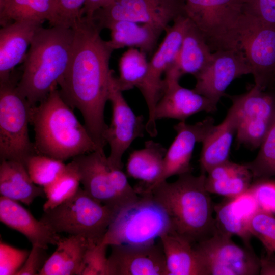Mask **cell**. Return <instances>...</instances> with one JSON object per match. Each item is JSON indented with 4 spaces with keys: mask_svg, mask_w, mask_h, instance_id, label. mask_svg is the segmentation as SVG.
<instances>
[{
    "mask_svg": "<svg viewBox=\"0 0 275 275\" xmlns=\"http://www.w3.org/2000/svg\"><path fill=\"white\" fill-rule=\"evenodd\" d=\"M212 56L204 38L189 20L178 56L166 72L163 80L179 81L187 74L195 76L209 64Z\"/></svg>",
    "mask_w": 275,
    "mask_h": 275,
    "instance_id": "44dd1931",
    "label": "cell"
},
{
    "mask_svg": "<svg viewBox=\"0 0 275 275\" xmlns=\"http://www.w3.org/2000/svg\"><path fill=\"white\" fill-rule=\"evenodd\" d=\"M214 125V120L210 117L194 124L180 121L174 126L177 134L167 149L164 157L162 172L152 185L138 189L139 195L149 191L153 187L173 176L191 173L190 161L197 143H202L210 129Z\"/></svg>",
    "mask_w": 275,
    "mask_h": 275,
    "instance_id": "2e32d148",
    "label": "cell"
},
{
    "mask_svg": "<svg viewBox=\"0 0 275 275\" xmlns=\"http://www.w3.org/2000/svg\"><path fill=\"white\" fill-rule=\"evenodd\" d=\"M148 62L146 54L136 48H129L119 61V76L116 81L123 92L138 88L143 82L148 71Z\"/></svg>",
    "mask_w": 275,
    "mask_h": 275,
    "instance_id": "1f68e13d",
    "label": "cell"
},
{
    "mask_svg": "<svg viewBox=\"0 0 275 275\" xmlns=\"http://www.w3.org/2000/svg\"><path fill=\"white\" fill-rule=\"evenodd\" d=\"M166 259L167 275H203L193 244L175 231L158 239Z\"/></svg>",
    "mask_w": 275,
    "mask_h": 275,
    "instance_id": "83f0119b",
    "label": "cell"
},
{
    "mask_svg": "<svg viewBox=\"0 0 275 275\" xmlns=\"http://www.w3.org/2000/svg\"><path fill=\"white\" fill-rule=\"evenodd\" d=\"M109 175L121 209L139 200L141 196L129 184L122 169L109 168Z\"/></svg>",
    "mask_w": 275,
    "mask_h": 275,
    "instance_id": "60d3db41",
    "label": "cell"
},
{
    "mask_svg": "<svg viewBox=\"0 0 275 275\" xmlns=\"http://www.w3.org/2000/svg\"><path fill=\"white\" fill-rule=\"evenodd\" d=\"M86 0H53L52 12L48 22L51 26L72 29L83 16Z\"/></svg>",
    "mask_w": 275,
    "mask_h": 275,
    "instance_id": "8d00e7d4",
    "label": "cell"
},
{
    "mask_svg": "<svg viewBox=\"0 0 275 275\" xmlns=\"http://www.w3.org/2000/svg\"><path fill=\"white\" fill-rule=\"evenodd\" d=\"M74 35L73 29L42 26L34 34L17 84L18 92L31 107L57 88L69 63Z\"/></svg>",
    "mask_w": 275,
    "mask_h": 275,
    "instance_id": "3957f363",
    "label": "cell"
},
{
    "mask_svg": "<svg viewBox=\"0 0 275 275\" xmlns=\"http://www.w3.org/2000/svg\"><path fill=\"white\" fill-rule=\"evenodd\" d=\"M247 192L254 198L259 209L275 212V181L270 178L256 180Z\"/></svg>",
    "mask_w": 275,
    "mask_h": 275,
    "instance_id": "f35d334b",
    "label": "cell"
},
{
    "mask_svg": "<svg viewBox=\"0 0 275 275\" xmlns=\"http://www.w3.org/2000/svg\"><path fill=\"white\" fill-rule=\"evenodd\" d=\"M74 39L68 67L58 81L65 101L81 114L84 125L99 149H104L108 128L104 109L114 71L109 68L114 50L100 35L93 19L82 17L72 28Z\"/></svg>",
    "mask_w": 275,
    "mask_h": 275,
    "instance_id": "6da1fadb",
    "label": "cell"
},
{
    "mask_svg": "<svg viewBox=\"0 0 275 275\" xmlns=\"http://www.w3.org/2000/svg\"><path fill=\"white\" fill-rule=\"evenodd\" d=\"M19 78L13 72L0 83V159L25 165L37 153L29 135L31 106L17 89Z\"/></svg>",
    "mask_w": 275,
    "mask_h": 275,
    "instance_id": "ba28073f",
    "label": "cell"
},
{
    "mask_svg": "<svg viewBox=\"0 0 275 275\" xmlns=\"http://www.w3.org/2000/svg\"><path fill=\"white\" fill-rule=\"evenodd\" d=\"M108 100L112 104V115L105 135L110 147L108 163L110 168L122 169L124 153L135 139L143 137L146 124L143 116L136 115L127 103L114 74L111 81Z\"/></svg>",
    "mask_w": 275,
    "mask_h": 275,
    "instance_id": "5bb4252c",
    "label": "cell"
},
{
    "mask_svg": "<svg viewBox=\"0 0 275 275\" xmlns=\"http://www.w3.org/2000/svg\"><path fill=\"white\" fill-rule=\"evenodd\" d=\"M245 0H184V13L211 51L240 47Z\"/></svg>",
    "mask_w": 275,
    "mask_h": 275,
    "instance_id": "52a82bcc",
    "label": "cell"
},
{
    "mask_svg": "<svg viewBox=\"0 0 275 275\" xmlns=\"http://www.w3.org/2000/svg\"><path fill=\"white\" fill-rule=\"evenodd\" d=\"M259 148L255 158L244 164L255 180L275 177V119Z\"/></svg>",
    "mask_w": 275,
    "mask_h": 275,
    "instance_id": "e575fe53",
    "label": "cell"
},
{
    "mask_svg": "<svg viewBox=\"0 0 275 275\" xmlns=\"http://www.w3.org/2000/svg\"><path fill=\"white\" fill-rule=\"evenodd\" d=\"M205 187L209 193L235 198L246 193L253 179L246 165L229 160L211 169L207 173Z\"/></svg>",
    "mask_w": 275,
    "mask_h": 275,
    "instance_id": "d4e9b609",
    "label": "cell"
},
{
    "mask_svg": "<svg viewBox=\"0 0 275 275\" xmlns=\"http://www.w3.org/2000/svg\"><path fill=\"white\" fill-rule=\"evenodd\" d=\"M261 275H275V253L265 251L259 258Z\"/></svg>",
    "mask_w": 275,
    "mask_h": 275,
    "instance_id": "ee69618b",
    "label": "cell"
},
{
    "mask_svg": "<svg viewBox=\"0 0 275 275\" xmlns=\"http://www.w3.org/2000/svg\"><path fill=\"white\" fill-rule=\"evenodd\" d=\"M116 0H103L101 7L108 6L114 2Z\"/></svg>",
    "mask_w": 275,
    "mask_h": 275,
    "instance_id": "bcb514c9",
    "label": "cell"
},
{
    "mask_svg": "<svg viewBox=\"0 0 275 275\" xmlns=\"http://www.w3.org/2000/svg\"><path fill=\"white\" fill-rule=\"evenodd\" d=\"M172 231L165 209L150 195H142L139 200L116 213L101 243L107 246L148 245Z\"/></svg>",
    "mask_w": 275,
    "mask_h": 275,
    "instance_id": "8992f818",
    "label": "cell"
},
{
    "mask_svg": "<svg viewBox=\"0 0 275 275\" xmlns=\"http://www.w3.org/2000/svg\"><path fill=\"white\" fill-rule=\"evenodd\" d=\"M217 230L240 237L245 246L252 249L250 244L253 236L248 226L249 213L235 198L214 206Z\"/></svg>",
    "mask_w": 275,
    "mask_h": 275,
    "instance_id": "4dcf8cb0",
    "label": "cell"
},
{
    "mask_svg": "<svg viewBox=\"0 0 275 275\" xmlns=\"http://www.w3.org/2000/svg\"><path fill=\"white\" fill-rule=\"evenodd\" d=\"M240 47L255 84L265 89L275 79V24L262 23L244 14Z\"/></svg>",
    "mask_w": 275,
    "mask_h": 275,
    "instance_id": "4fadbf2b",
    "label": "cell"
},
{
    "mask_svg": "<svg viewBox=\"0 0 275 275\" xmlns=\"http://www.w3.org/2000/svg\"><path fill=\"white\" fill-rule=\"evenodd\" d=\"M66 166L64 161L38 154L30 156L25 163L32 180L43 188L54 182Z\"/></svg>",
    "mask_w": 275,
    "mask_h": 275,
    "instance_id": "836d02e7",
    "label": "cell"
},
{
    "mask_svg": "<svg viewBox=\"0 0 275 275\" xmlns=\"http://www.w3.org/2000/svg\"><path fill=\"white\" fill-rule=\"evenodd\" d=\"M189 22L187 16L182 15L166 30L163 40L148 62L147 75L138 88L148 109L145 130L152 137L158 133L155 111L164 90L162 76L178 56Z\"/></svg>",
    "mask_w": 275,
    "mask_h": 275,
    "instance_id": "30bf717a",
    "label": "cell"
},
{
    "mask_svg": "<svg viewBox=\"0 0 275 275\" xmlns=\"http://www.w3.org/2000/svg\"><path fill=\"white\" fill-rule=\"evenodd\" d=\"M80 183L76 166L72 160L54 182L43 188L47 199L43 211L53 208L69 198L78 190Z\"/></svg>",
    "mask_w": 275,
    "mask_h": 275,
    "instance_id": "d6a6232c",
    "label": "cell"
},
{
    "mask_svg": "<svg viewBox=\"0 0 275 275\" xmlns=\"http://www.w3.org/2000/svg\"><path fill=\"white\" fill-rule=\"evenodd\" d=\"M232 236L217 230L193 245L203 275L259 274V258L252 249L236 244Z\"/></svg>",
    "mask_w": 275,
    "mask_h": 275,
    "instance_id": "9c48e42d",
    "label": "cell"
},
{
    "mask_svg": "<svg viewBox=\"0 0 275 275\" xmlns=\"http://www.w3.org/2000/svg\"><path fill=\"white\" fill-rule=\"evenodd\" d=\"M184 14V0H116L96 11L93 20L101 30L115 21H128L166 31Z\"/></svg>",
    "mask_w": 275,
    "mask_h": 275,
    "instance_id": "7c38bea8",
    "label": "cell"
},
{
    "mask_svg": "<svg viewBox=\"0 0 275 275\" xmlns=\"http://www.w3.org/2000/svg\"><path fill=\"white\" fill-rule=\"evenodd\" d=\"M251 72L242 49L215 51L209 64L195 76L194 89L217 104L233 80Z\"/></svg>",
    "mask_w": 275,
    "mask_h": 275,
    "instance_id": "9a60e30c",
    "label": "cell"
},
{
    "mask_svg": "<svg viewBox=\"0 0 275 275\" xmlns=\"http://www.w3.org/2000/svg\"><path fill=\"white\" fill-rule=\"evenodd\" d=\"M107 246L100 243L88 249L81 275H107Z\"/></svg>",
    "mask_w": 275,
    "mask_h": 275,
    "instance_id": "ab89813d",
    "label": "cell"
},
{
    "mask_svg": "<svg viewBox=\"0 0 275 275\" xmlns=\"http://www.w3.org/2000/svg\"><path fill=\"white\" fill-rule=\"evenodd\" d=\"M206 174L191 173L164 181L142 195H150L167 212L174 231L193 244L213 236L217 231L214 206L205 187Z\"/></svg>",
    "mask_w": 275,
    "mask_h": 275,
    "instance_id": "7a4b0ae2",
    "label": "cell"
},
{
    "mask_svg": "<svg viewBox=\"0 0 275 275\" xmlns=\"http://www.w3.org/2000/svg\"><path fill=\"white\" fill-rule=\"evenodd\" d=\"M230 98L237 142L259 148L275 119V94L255 84L247 92Z\"/></svg>",
    "mask_w": 275,
    "mask_h": 275,
    "instance_id": "8fae6325",
    "label": "cell"
},
{
    "mask_svg": "<svg viewBox=\"0 0 275 275\" xmlns=\"http://www.w3.org/2000/svg\"><path fill=\"white\" fill-rule=\"evenodd\" d=\"M46 250L40 246L32 245L26 260L15 275L39 274L49 257Z\"/></svg>",
    "mask_w": 275,
    "mask_h": 275,
    "instance_id": "7bdbcfd3",
    "label": "cell"
},
{
    "mask_svg": "<svg viewBox=\"0 0 275 275\" xmlns=\"http://www.w3.org/2000/svg\"><path fill=\"white\" fill-rule=\"evenodd\" d=\"M249 229L263 244L265 250L275 253V216L268 211L258 209L248 220Z\"/></svg>",
    "mask_w": 275,
    "mask_h": 275,
    "instance_id": "d590c367",
    "label": "cell"
},
{
    "mask_svg": "<svg viewBox=\"0 0 275 275\" xmlns=\"http://www.w3.org/2000/svg\"><path fill=\"white\" fill-rule=\"evenodd\" d=\"M244 13L262 23L275 24V0H245Z\"/></svg>",
    "mask_w": 275,
    "mask_h": 275,
    "instance_id": "b9f144b4",
    "label": "cell"
},
{
    "mask_svg": "<svg viewBox=\"0 0 275 275\" xmlns=\"http://www.w3.org/2000/svg\"><path fill=\"white\" fill-rule=\"evenodd\" d=\"M103 0H86L82 9V15L88 19H93L94 13L102 6Z\"/></svg>",
    "mask_w": 275,
    "mask_h": 275,
    "instance_id": "f6af8a7d",
    "label": "cell"
},
{
    "mask_svg": "<svg viewBox=\"0 0 275 275\" xmlns=\"http://www.w3.org/2000/svg\"><path fill=\"white\" fill-rule=\"evenodd\" d=\"M96 244L81 236L61 237L39 275H81L88 249Z\"/></svg>",
    "mask_w": 275,
    "mask_h": 275,
    "instance_id": "cb8c5ba5",
    "label": "cell"
},
{
    "mask_svg": "<svg viewBox=\"0 0 275 275\" xmlns=\"http://www.w3.org/2000/svg\"><path fill=\"white\" fill-rule=\"evenodd\" d=\"M1 161V196L29 205L37 197L45 196L43 187L33 182L24 164L14 160Z\"/></svg>",
    "mask_w": 275,
    "mask_h": 275,
    "instance_id": "484cf974",
    "label": "cell"
},
{
    "mask_svg": "<svg viewBox=\"0 0 275 275\" xmlns=\"http://www.w3.org/2000/svg\"><path fill=\"white\" fill-rule=\"evenodd\" d=\"M43 22L15 21L0 30V83L10 77L14 68L23 62L31 41Z\"/></svg>",
    "mask_w": 275,
    "mask_h": 275,
    "instance_id": "ffe728a7",
    "label": "cell"
},
{
    "mask_svg": "<svg viewBox=\"0 0 275 275\" xmlns=\"http://www.w3.org/2000/svg\"><path fill=\"white\" fill-rule=\"evenodd\" d=\"M128 21H117L108 24L105 28L111 32L107 41L114 49L136 48L146 54L155 48L160 35L164 31L156 26Z\"/></svg>",
    "mask_w": 275,
    "mask_h": 275,
    "instance_id": "4316f807",
    "label": "cell"
},
{
    "mask_svg": "<svg viewBox=\"0 0 275 275\" xmlns=\"http://www.w3.org/2000/svg\"><path fill=\"white\" fill-rule=\"evenodd\" d=\"M36 153L62 161L93 152L98 148L85 125L56 88L31 107Z\"/></svg>",
    "mask_w": 275,
    "mask_h": 275,
    "instance_id": "277c9868",
    "label": "cell"
},
{
    "mask_svg": "<svg viewBox=\"0 0 275 275\" xmlns=\"http://www.w3.org/2000/svg\"><path fill=\"white\" fill-rule=\"evenodd\" d=\"M111 246L107 275H167L165 256L159 241L148 245Z\"/></svg>",
    "mask_w": 275,
    "mask_h": 275,
    "instance_id": "e0dca14e",
    "label": "cell"
},
{
    "mask_svg": "<svg viewBox=\"0 0 275 275\" xmlns=\"http://www.w3.org/2000/svg\"><path fill=\"white\" fill-rule=\"evenodd\" d=\"M72 160L76 166L80 182L85 191L116 213L121 209L110 177L104 150H96Z\"/></svg>",
    "mask_w": 275,
    "mask_h": 275,
    "instance_id": "ac0fdd59",
    "label": "cell"
},
{
    "mask_svg": "<svg viewBox=\"0 0 275 275\" xmlns=\"http://www.w3.org/2000/svg\"><path fill=\"white\" fill-rule=\"evenodd\" d=\"M53 0H0V24L5 26L15 21L50 20Z\"/></svg>",
    "mask_w": 275,
    "mask_h": 275,
    "instance_id": "f546056e",
    "label": "cell"
},
{
    "mask_svg": "<svg viewBox=\"0 0 275 275\" xmlns=\"http://www.w3.org/2000/svg\"><path fill=\"white\" fill-rule=\"evenodd\" d=\"M116 213L79 187L64 202L43 211L40 220L56 233L81 236L98 244Z\"/></svg>",
    "mask_w": 275,
    "mask_h": 275,
    "instance_id": "5b68a950",
    "label": "cell"
},
{
    "mask_svg": "<svg viewBox=\"0 0 275 275\" xmlns=\"http://www.w3.org/2000/svg\"><path fill=\"white\" fill-rule=\"evenodd\" d=\"M30 252L2 241L0 243V274L15 275L26 260Z\"/></svg>",
    "mask_w": 275,
    "mask_h": 275,
    "instance_id": "74e56055",
    "label": "cell"
},
{
    "mask_svg": "<svg viewBox=\"0 0 275 275\" xmlns=\"http://www.w3.org/2000/svg\"><path fill=\"white\" fill-rule=\"evenodd\" d=\"M217 104L194 89L181 86L179 81H164V90L155 108L156 120L171 118L185 121L201 112H214Z\"/></svg>",
    "mask_w": 275,
    "mask_h": 275,
    "instance_id": "d6986e66",
    "label": "cell"
},
{
    "mask_svg": "<svg viewBox=\"0 0 275 275\" xmlns=\"http://www.w3.org/2000/svg\"><path fill=\"white\" fill-rule=\"evenodd\" d=\"M0 221L25 236L32 245L47 249L49 244L57 245L61 237L32 214L16 201L0 198Z\"/></svg>",
    "mask_w": 275,
    "mask_h": 275,
    "instance_id": "7402d4cb",
    "label": "cell"
},
{
    "mask_svg": "<svg viewBox=\"0 0 275 275\" xmlns=\"http://www.w3.org/2000/svg\"><path fill=\"white\" fill-rule=\"evenodd\" d=\"M166 149L161 144L152 140L145 142L143 148L130 154L126 164L127 175L142 181L143 189L153 184L162 172Z\"/></svg>",
    "mask_w": 275,
    "mask_h": 275,
    "instance_id": "f1b7e54d",
    "label": "cell"
},
{
    "mask_svg": "<svg viewBox=\"0 0 275 275\" xmlns=\"http://www.w3.org/2000/svg\"><path fill=\"white\" fill-rule=\"evenodd\" d=\"M237 124L230 108L224 120L214 125L202 142L199 158L201 173L206 174L211 169L228 160Z\"/></svg>",
    "mask_w": 275,
    "mask_h": 275,
    "instance_id": "603a6c76",
    "label": "cell"
}]
</instances>
